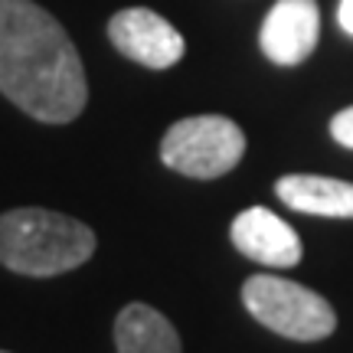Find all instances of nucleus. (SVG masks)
Masks as SVG:
<instances>
[{"instance_id":"1","label":"nucleus","mask_w":353,"mask_h":353,"mask_svg":"<svg viewBox=\"0 0 353 353\" xmlns=\"http://www.w3.org/2000/svg\"><path fill=\"white\" fill-rule=\"evenodd\" d=\"M0 92L46 125L76 121L88 101L72 39L33 0H0Z\"/></svg>"},{"instance_id":"2","label":"nucleus","mask_w":353,"mask_h":353,"mask_svg":"<svg viewBox=\"0 0 353 353\" xmlns=\"http://www.w3.org/2000/svg\"><path fill=\"white\" fill-rule=\"evenodd\" d=\"M95 252V232L72 216L23 206L0 216V262L17 275L72 272Z\"/></svg>"},{"instance_id":"3","label":"nucleus","mask_w":353,"mask_h":353,"mask_svg":"<svg viewBox=\"0 0 353 353\" xmlns=\"http://www.w3.org/2000/svg\"><path fill=\"white\" fill-rule=\"evenodd\" d=\"M249 314L288 341H324L337 327V314L317 291L278 275H252L242 285Z\"/></svg>"},{"instance_id":"4","label":"nucleus","mask_w":353,"mask_h":353,"mask_svg":"<svg viewBox=\"0 0 353 353\" xmlns=\"http://www.w3.org/2000/svg\"><path fill=\"white\" fill-rule=\"evenodd\" d=\"M245 154V134L232 118L196 114L170 125L161 141V161L193 180H216L229 174Z\"/></svg>"},{"instance_id":"5","label":"nucleus","mask_w":353,"mask_h":353,"mask_svg":"<svg viewBox=\"0 0 353 353\" xmlns=\"http://www.w3.org/2000/svg\"><path fill=\"white\" fill-rule=\"evenodd\" d=\"M108 39L121 56L148 69H170L183 59V50H187L180 30L148 7H128L114 13L108 23Z\"/></svg>"},{"instance_id":"6","label":"nucleus","mask_w":353,"mask_h":353,"mask_svg":"<svg viewBox=\"0 0 353 353\" xmlns=\"http://www.w3.org/2000/svg\"><path fill=\"white\" fill-rule=\"evenodd\" d=\"M317 37H321L317 0H278L265 17L259 43L272 63L298 65L314 52Z\"/></svg>"},{"instance_id":"7","label":"nucleus","mask_w":353,"mask_h":353,"mask_svg":"<svg viewBox=\"0 0 353 353\" xmlns=\"http://www.w3.org/2000/svg\"><path fill=\"white\" fill-rule=\"evenodd\" d=\"M232 245L239 249L245 259L259 265H272V268H291L301 262V239L298 232L275 216L265 206H249L232 219Z\"/></svg>"},{"instance_id":"8","label":"nucleus","mask_w":353,"mask_h":353,"mask_svg":"<svg viewBox=\"0 0 353 353\" xmlns=\"http://www.w3.org/2000/svg\"><path fill=\"white\" fill-rule=\"evenodd\" d=\"M278 200L311 216H334V219H353V183L337 176L317 174H291L275 183Z\"/></svg>"},{"instance_id":"9","label":"nucleus","mask_w":353,"mask_h":353,"mask_svg":"<svg viewBox=\"0 0 353 353\" xmlns=\"http://www.w3.org/2000/svg\"><path fill=\"white\" fill-rule=\"evenodd\" d=\"M118 353H183L180 334L161 311L148 304H128L114 321Z\"/></svg>"},{"instance_id":"10","label":"nucleus","mask_w":353,"mask_h":353,"mask_svg":"<svg viewBox=\"0 0 353 353\" xmlns=\"http://www.w3.org/2000/svg\"><path fill=\"white\" fill-rule=\"evenodd\" d=\"M330 134H334L337 144H343V148H350L353 151V105L334 114V121H330Z\"/></svg>"},{"instance_id":"11","label":"nucleus","mask_w":353,"mask_h":353,"mask_svg":"<svg viewBox=\"0 0 353 353\" xmlns=\"http://www.w3.org/2000/svg\"><path fill=\"white\" fill-rule=\"evenodd\" d=\"M337 23L353 37V0H341V7H337Z\"/></svg>"},{"instance_id":"12","label":"nucleus","mask_w":353,"mask_h":353,"mask_svg":"<svg viewBox=\"0 0 353 353\" xmlns=\"http://www.w3.org/2000/svg\"><path fill=\"white\" fill-rule=\"evenodd\" d=\"M0 353H3V350H0Z\"/></svg>"}]
</instances>
